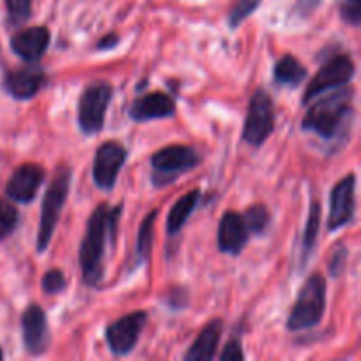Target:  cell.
<instances>
[{"label":"cell","mask_w":361,"mask_h":361,"mask_svg":"<svg viewBox=\"0 0 361 361\" xmlns=\"http://www.w3.org/2000/svg\"><path fill=\"white\" fill-rule=\"evenodd\" d=\"M4 360V353H2V349H0V361Z\"/></svg>","instance_id":"obj_33"},{"label":"cell","mask_w":361,"mask_h":361,"mask_svg":"<svg viewBox=\"0 0 361 361\" xmlns=\"http://www.w3.org/2000/svg\"><path fill=\"white\" fill-rule=\"evenodd\" d=\"M46 178V169L35 162H25L18 166L6 183V196L14 203L28 204L35 200Z\"/></svg>","instance_id":"obj_13"},{"label":"cell","mask_w":361,"mask_h":361,"mask_svg":"<svg viewBox=\"0 0 361 361\" xmlns=\"http://www.w3.org/2000/svg\"><path fill=\"white\" fill-rule=\"evenodd\" d=\"M48 85V74L37 62H27L20 69L7 71L4 90L16 101H30Z\"/></svg>","instance_id":"obj_12"},{"label":"cell","mask_w":361,"mask_h":361,"mask_svg":"<svg viewBox=\"0 0 361 361\" xmlns=\"http://www.w3.org/2000/svg\"><path fill=\"white\" fill-rule=\"evenodd\" d=\"M341 18L345 25L360 27L361 23V0H342Z\"/></svg>","instance_id":"obj_28"},{"label":"cell","mask_w":361,"mask_h":361,"mask_svg":"<svg viewBox=\"0 0 361 361\" xmlns=\"http://www.w3.org/2000/svg\"><path fill=\"white\" fill-rule=\"evenodd\" d=\"M200 201L201 190L194 189L189 190L187 194H183V196L173 204V208L169 210L168 215V222H166V231H168L169 236H175L182 231V228L187 224V221H189L192 212L197 208Z\"/></svg>","instance_id":"obj_19"},{"label":"cell","mask_w":361,"mask_h":361,"mask_svg":"<svg viewBox=\"0 0 361 361\" xmlns=\"http://www.w3.org/2000/svg\"><path fill=\"white\" fill-rule=\"evenodd\" d=\"M348 256H349L348 249H345L344 245H337V249H335L334 256H331L330 259V264H328L331 277L338 279L342 274H344L345 263H348Z\"/></svg>","instance_id":"obj_30"},{"label":"cell","mask_w":361,"mask_h":361,"mask_svg":"<svg viewBox=\"0 0 361 361\" xmlns=\"http://www.w3.org/2000/svg\"><path fill=\"white\" fill-rule=\"evenodd\" d=\"M243 221H245L247 228H249V231L252 233V235H264L268 229V226H270L271 222V217H270V212H268V208L264 207V204H252V207H249L245 210V214H243Z\"/></svg>","instance_id":"obj_23"},{"label":"cell","mask_w":361,"mask_h":361,"mask_svg":"<svg viewBox=\"0 0 361 361\" xmlns=\"http://www.w3.org/2000/svg\"><path fill=\"white\" fill-rule=\"evenodd\" d=\"M309 73L295 55H282L274 67V81L282 87L296 88L307 80Z\"/></svg>","instance_id":"obj_20"},{"label":"cell","mask_w":361,"mask_h":361,"mask_svg":"<svg viewBox=\"0 0 361 361\" xmlns=\"http://www.w3.org/2000/svg\"><path fill=\"white\" fill-rule=\"evenodd\" d=\"M127 161V148L118 141H104L99 145L92 164V180L101 190H109L115 187L120 169Z\"/></svg>","instance_id":"obj_10"},{"label":"cell","mask_w":361,"mask_h":361,"mask_svg":"<svg viewBox=\"0 0 361 361\" xmlns=\"http://www.w3.org/2000/svg\"><path fill=\"white\" fill-rule=\"evenodd\" d=\"M49 46V30L46 27H28L11 37V49L25 62H39Z\"/></svg>","instance_id":"obj_17"},{"label":"cell","mask_w":361,"mask_h":361,"mask_svg":"<svg viewBox=\"0 0 361 361\" xmlns=\"http://www.w3.org/2000/svg\"><path fill=\"white\" fill-rule=\"evenodd\" d=\"M261 2L263 0H236L228 14L229 28H238L250 14H254V11L259 7Z\"/></svg>","instance_id":"obj_25"},{"label":"cell","mask_w":361,"mask_h":361,"mask_svg":"<svg viewBox=\"0 0 361 361\" xmlns=\"http://www.w3.org/2000/svg\"><path fill=\"white\" fill-rule=\"evenodd\" d=\"M148 321V314L145 310H134L113 321L104 331L106 344L115 356H127L136 348Z\"/></svg>","instance_id":"obj_9"},{"label":"cell","mask_w":361,"mask_h":361,"mask_svg":"<svg viewBox=\"0 0 361 361\" xmlns=\"http://www.w3.org/2000/svg\"><path fill=\"white\" fill-rule=\"evenodd\" d=\"M321 217H323V208H321V203L312 201V203H310L309 217H307L305 231H303L302 267H305L309 257L312 256L314 249H316V243H317V238H319V231H321Z\"/></svg>","instance_id":"obj_22"},{"label":"cell","mask_w":361,"mask_h":361,"mask_svg":"<svg viewBox=\"0 0 361 361\" xmlns=\"http://www.w3.org/2000/svg\"><path fill=\"white\" fill-rule=\"evenodd\" d=\"M21 338L32 356H41L49 348V328L46 312L37 303H30L21 314Z\"/></svg>","instance_id":"obj_14"},{"label":"cell","mask_w":361,"mask_h":361,"mask_svg":"<svg viewBox=\"0 0 361 361\" xmlns=\"http://www.w3.org/2000/svg\"><path fill=\"white\" fill-rule=\"evenodd\" d=\"M176 115V102L166 92L154 90L136 97L129 106V118L133 122L143 123L152 120L171 118Z\"/></svg>","instance_id":"obj_15"},{"label":"cell","mask_w":361,"mask_h":361,"mask_svg":"<svg viewBox=\"0 0 361 361\" xmlns=\"http://www.w3.org/2000/svg\"><path fill=\"white\" fill-rule=\"evenodd\" d=\"M118 42H120L118 34L111 32V34L102 35L101 41H99L97 44H95V49H97V51H109V49L116 48V46H118Z\"/></svg>","instance_id":"obj_32"},{"label":"cell","mask_w":361,"mask_h":361,"mask_svg":"<svg viewBox=\"0 0 361 361\" xmlns=\"http://www.w3.org/2000/svg\"><path fill=\"white\" fill-rule=\"evenodd\" d=\"M41 286L46 295H60L62 291H66L67 279L60 268H51V270H48L44 274Z\"/></svg>","instance_id":"obj_27"},{"label":"cell","mask_w":361,"mask_h":361,"mask_svg":"<svg viewBox=\"0 0 361 361\" xmlns=\"http://www.w3.org/2000/svg\"><path fill=\"white\" fill-rule=\"evenodd\" d=\"M71 180H73V169L67 164H62L56 169L51 183L46 189L41 208V222H39L37 229V242H35V250L39 254H42L48 249L49 242L53 238V233H55L56 226H59L60 215H62L63 207H66L67 197H69Z\"/></svg>","instance_id":"obj_4"},{"label":"cell","mask_w":361,"mask_h":361,"mask_svg":"<svg viewBox=\"0 0 361 361\" xmlns=\"http://www.w3.org/2000/svg\"><path fill=\"white\" fill-rule=\"evenodd\" d=\"M355 74L356 66L351 55H348V53H337V55L330 56V59L321 66V69L317 71L316 76L309 81L302 102L303 104H309V102H312L316 97L334 90V88L345 87V85L355 78Z\"/></svg>","instance_id":"obj_8"},{"label":"cell","mask_w":361,"mask_h":361,"mask_svg":"<svg viewBox=\"0 0 361 361\" xmlns=\"http://www.w3.org/2000/svg\"><path fill=\"white\" fill-rule=\"evenodd\" d=\"M326 279L319 271L312 274L303 282L286 324L289 331L298 334V331L310 330L323 321L326 310Z\"/></svg>","instance_id":"obj_3"},{"label":"cell","mask_w":361,"mask_h":361,"mask_svg":"<svg viewBox=\"0 0 361 361\" xmlns=\"http://www.w3.org/2000/svg\"><path fill=\"white\" fill-rule=\"evenodd\" d=\"M222 361H243L245 355L242 351V344H240L238 338H231V341L226 344V348L221 353Z\"/></svg>","instance_id":"obj_31"},{"label":"cell","mask_w":361,"mask_h":361,"mask_svg":"<svg viewBox=\"0 0 361 361\" xmlns=\"http://www.w3.org/2000/svg\"><path fill=\"white\" fill-rule=\"evenodd\" d=\"M222 328H224V321L221 317H215L212 319L207 326L201 330V334L197 335L196 341L192 342V345L189 348V351L185 353L183 360L185 361H210L215 358L219 348V341H221Z\"/></svg>","instance_id":"obj_18"},{"label":"cell","mask_w":361,"mask_h":361,"mask_svg":"<svg viewBox=\"0 0 361 361\" xmlns=\"http://www.w3.org/2000/svg\"><path fill=\"white\" fill-rule=\"evenodd\" d=\"M113 99V85L94 81L88 85L78 101V127L85 136H95L104 129L108 106Z\"/></svg>","instance_id":"obj_6"},{"label":"cell","mask_w":361,"mask_h":361,"mask_svg":"<svg viewBox=\"0 0 361 361\" xmlns=\"http://www.w3.org/2000/svg\"><path fill=\"white\" fill-rule=\"evenodd\" d=\"M164 303L168 309L178 310L189 305V293L183 288H173L164 295Z\"/></svg>","instance_id":"obj_29"},{"label":"cell","mask_w":361,"mask_h":361,"mask_svg":"<svg viewBox=\"0 0 361 361\" xmlns=\"http://www.w3.org/2000/svg\"><path fill=\"white\" fill-rule=\"evenodd\" d=\"M20 224V212L11 201L0 200V242L9 238Z\"/></svg>","instance_id":"obj_24"},{"label":"cell","mask_w":361,"mask_h":361,"mask_svg":"<svg viewBox=\"0 0 361 361\" xmlns=\"http://www.w3.org/2000/svg\"><path fill=\"white\" fill-rule=\"evenodd\" d=\"M317 101L307 109L302 120V130L323 140H334L338 136L345 123L353 118V99L355 90L353 88H341L335 94L319 95Z\"/></svg>","instance_id":"obj_2"},{"label":"cell","mask_w":361,"mask_h":361,"mask_svg":"<svg viewBox=\"0 0 361 361\" xmlns=\"http://www.w3.org/2000/svg\"><path fill=\"white\" fill-rule=\"evenodd\" d=\"M7 20L13 27L25 23L32 14L30 0H6Z\"/></svg>","instance_id":"obj_26"},{"label":"cell","mask_w":361,"mask_h":361,"mask_svg":"<svg viewBox=\"0 0 361 361\" xmlns=\"http://www.w3.org/2000/svg\"><path fill=\"white\" fill-rule=\"evenodd\" d=\"M356 214V175L349 173L338 180L330 192L328 231L334 233L348 226Z\"/></svg>","instance_id":"obj_11"},{"label":"cell","mask_w":361,"mask_h":361,"mask_svg":"<svg viewBox=\"0 0 361 361\" xmlns=\"http://www.w3.org/2000/svg\"><path fill=\"white\" fill-rule=\"evenodd\" d=\"M122 212V203L116 204V207L101 203L88 217L87 231L81 240L80 254H78L83 282L88 288H97L104 279L106 243H108V240L115 243Z\"/></svg>","instance_id":"obj_1"},{"label":"cell","mask_w":361,"mask_h":361,"mask_svg":"<svg viewBox=\"0 0 361 361\" xmlns=\"http://www.w3.org/2000/svg\"><path fill=\"white\" fill-rule=\"evenodd\" d=\"M152 185L155 189L169 185L185 173L201 164V155L196 148L187 145H168L150 157Z\"/></svg>","instance_id":"obj_5"},{"label":"cell","mask_w":361,"mask_h":361,"mask_svg":"<svg viewBox=\"0 0 361 361\" xmlns=\"http://www.w3.org/2000/svg\"><path fill=\"white\" fill-rule=\"evenodd\" d=\"M275 130V106L274 99L263 88H257L247 106L245 123L242 137L250 147L257 148L267 143Z\"/></svg>","instance_id":"obj_7"},{"label":"cell","mask_w":361,"mask_h":361,"mask_svg":"<svg viewBox=\"0 0 361 361\" xmlns=\"http://www.w3.org/2000/svg\"><path fill=\"white\" fill-rule=\"evenodd\" d=\"M250 231L247 228L243 215L238 212H226L219 221L217 247L221 252L229 256H238L249 243Z\"/></svg>","instance_id":"obj_16"},{"label":"cell","mask_w":361,"mask_h":361,"mask_svg":"<svg viewBox=\"0 0 361 361\" xmlns=\"http://www.w3.org/2000/svg\"><path fill=\"white\" fill-rule=\"evenodd\" d=\"M157 215L159 210H152L141 221L136 236V247H134V267H141V264L148 263V259L152 257V245H154L155 238V221H157Z\"/></svg>","instance_id":"obj_21"}]
</instances>
